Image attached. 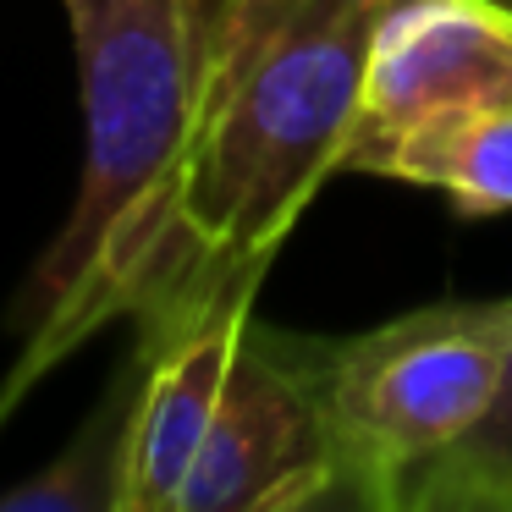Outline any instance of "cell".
Masks as SVG:
<instances>
[{
    "mask_svg": "<svg viewBox=\"0 0 512 512\" xmlns=\"http://www.w3.org/2000/svg\"><path fill=\"white\" fill-rule=\"evenodd\" d=\"M391 0H177L188 133L182 232L199 265H270L347 171Z\"/></svg>",
    "mask_w": 512,
    "mask_h": 512,
    "instance_id": "6da1fadb",
    "label": "cell"
},
{
    "mask_svg": "<svg viewBox=\"0 0 512 512\" xmlns=\"http://www.w3.org/2000/svg\"><path fill=\"white\" fill-rule=\"evenodd\" d=\"M83 89V177L61 232L17 292L23 358L0 408L56 358L122 314H144L193 281L199 254L182 232V72L177 0H61Z\"/></svg>",
    "mask_w": 512,
    "mask_h": 512,
    "instance_id": "7a4b0ae2",
    "label": "cell"
},
{
    "mask_svg": "<svg viewBox=\"0 0 512 512\" xmlns=\"http://www.w3.org/2000/svg\"><path fill=\"white\" fill-rule=\"evenodd\" d=\"M507 347L512 298L430 303L320 342V391L342 463L336 501L402 512L408 479L490 408Z\"/></svg>",
    "mask_w": 512,
    "mask_h": 512,
    "instance_id": "3957f363",
    "label": "cell"
},
{
    "mask_svg": "<svg viewBox=\"0 0 512 512\" xmlns=\"http://www.w3.org/2000/svg\"><path fill=\"white\" fill-rule=\"evenodd\" d=\"M336 490L342 463L320 391V336L248 314L177 512H292L336 501Z\"/></svg>",
    "mask_w": 512,
    "mask_h": 512,
    "instance_id": "277c9868",
    "label": "cell"
},
{
    "mask_svg": "<svg viewBox=\"0 0 512 512\" xmlns=\"http://www.w3.org/2000/svg\"><path fill=\"white\" fill-rule=\"evenodd\" d=\"M270 265H210L138 314V397L122 512H177Z\"/></svg>",
    "mask_w": 512,
    "mask_h": 512,
    "instance_id": "5b68a950",
    "label": "cell"
},
{
    "mask_svg": "<svg viewBox=\"0 0 512 512\" xmlns=\"http://www.w3.org/2000/svg\"><path fill=\"white\" fill-rule=\"evenodd\" d=\"M512 105V0H391L380 17L347 171L457 111Z\"/></svg>",
    "mask_w": 512,
    "mask_h": 512,
    "instance_id": "8992f818",
    "label": "cell"
},
{
    "mask_svg": "<svg viewBox=\"0 0 512 512\" xmlns=\"http://www.w3.org/2000/svg\"><path fill=\"white\" fill-rule=\"evenodd\" d=\"M369 177L441 188L468 215L512 210V105L435 116V122L413 127V133L391 138L369 160Z\"/></svg>",
    "mask_w": 512,
    "mask_h": 512,
    "instance_id": "52a82bcc",
    "label": "cell"
},
{
    "mask_svg": "<svg viewBox=\"0 0 512 512\" xmlns=\"http://www.w3.org/2000/svg\"><path fill=\"white\" fill-rule=\"evenodd\" d=\"M133 397H138V353L116 369L111 391L89 413L72 446L45 463L34 479L0 490V512H122L127 485V435H133Z\"/></svg>",
    "mask_w": 512,
    "mask_h": 512,
    "instance_id": "ba28073f",
    "label": "cell"
},
{
    "mask_svg": "<svg viewBox=\"0 0 512 512\" xmlns=\"http://www.w3.org/2000/svg\"><path fill=\"white\" fill-rule=\"evenodd\" d=\"M402 512H512V347L490 408L408 479Z\"/></svg>",
    "mask_w": 512,
    "mask_h": 512,
    "instance_id": "9c48e42d",
    "label": "cell"
}]
</instances>
